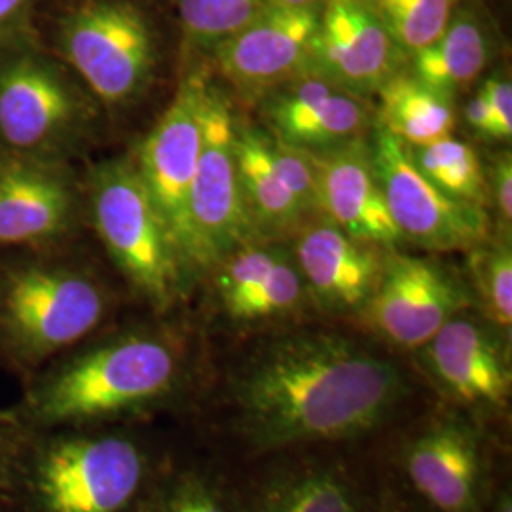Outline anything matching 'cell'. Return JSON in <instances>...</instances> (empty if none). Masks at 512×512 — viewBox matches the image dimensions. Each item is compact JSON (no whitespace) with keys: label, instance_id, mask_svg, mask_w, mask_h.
Wrapping results in <instances>:
<instances>
[{"label":"cell","instance_id":"obj_1","mask_svg":"<svg viewBox=\"0 0 512 512\" xmlns=\"http://www.w3.org/2000/svg\"><path fill=\"white\" fill-rule=\"evenodd\" d=\"M408 395L401 366L334 332L275 338L228 387L234 431L262 454L359 439L391 420Z\"/></svg>","mask_w":512,"mask_h":512},{"label":"cell","instance_id":"obj_2","mask_svg":"<svg viewBox=\"0 0 512 512\" xmlns=\"http://www.w3.org/2000/svg\"><path fill=\"white\" fill-rule=\"evenodd\" d=\"M92 338L23 384L12 410L27 427L124 425L162 410L181 395L186 351L169 330L135 327Z\"/></svg>","mask_w":512,"mask_h":512},{"label":"cell","instance_id":"obj_3","mask_svg":"<svg viewBox=\"0 0 512 512\" xmlns=\"http://www.w3.org/2000/svg\"><path fill=\"white\" fill-rule=\"evenodd\" d=\"M158 465L126 425L27 427L10 486L16 512H133Z\"/></svg>","mask_w":512,"mask_h":512},{"label":"cell","instance_id":"obj_4","mask_svg":"<svg viewBox=\"0 0 512 512\" xmlns=\"http://www.w3.org/2000/svg\"><path fill=\"white\" fill-rule=\"evenodd\" d=\"M112 294L99 275L63 258L0 260V365L21 384L107 321Z\"/></svg>","mask_w":512,"mask_h":512},{"label":"cell","instance_id":"obj_5","mask_svg":"<svg viewBox=\"0 0 512 512\" xmlns=\"http://www.w3.org/2000/svg\"><path fill=\"white\" fill-rule=\"evenodd\" d=\"M37 37L112 109L147 92L162 57V31L145 0H46Z\"/></svg>","mask_w":512,"mask_h":512},{"label":"cell","instance_id":"obj_6","mask_svg":"<svg viewBox=\"0 0 512 512\" xmlns=\"http://www.w3.org/2000/svg\"><path fill=\"white\" fill-rule=\"evenodd\" d=\"M92 93L38 37L0 46V152L67 162L92 126Z\"/></svg>","mask_w":512,"mask_h":512},{"label":"cell","instance_id":"obj_7","mask_svg":"<svg viewBox=\"0 0 512 512\" xmlns=\"http://www.w3.org/2000/svg\"><path fill=\"white\" fill-rule=\"evenodd\" d=\"M88 205L97 236L133 293L158 313L171 310L190 275L133 160L93 167Z\"/></svg>","mask_w":512,"mask_h":512},{"label":"cell","instance_id":"obj_8","mask_svg":"<svg viewBox=\"0 0 512 512\" xmlns=\"http://www.w3.org/2000/svg\"><path fill=\"white\" fill-rule=\"evenodd\" d=\"M190 224L196 274L215 270L224 256L256 236L239 184L236 118L209 80L203 92L202 147L190 192Z\"/></svg>","mask_w":512,"mask_h":512},{"label":"cell","instance_id":"obj_9","mask_svg":"<svg viewBox=\"0 0 512 512\" xmlns=\"http://www.w3.org/2000/svg\"><path fill=\"white\" fill-rule=\"evenodd\" d=\"M370 156L387 209L403 239L427 251H471L488 241L486 211L448 196L431 183L403 141L378 128Z\"/></svg>","mask_w":512,"mask_h":512},{"label":"cell","instance_id":"obj_10","mask_svg":"<svg viewBox=\"0 0 512 512\" xmlns=\"http://www.w3.org/2000/svg\"><path fill=\"white\" fill-rule=\"evenodd\" d=\"M205 82L202 73L184 78L133 162L190 277L196 274L190 192L202 147Z\"/></svg>","mask_w":512,"mask_h":512},{"label":"cell","instance_id":"obj_11","mask_svg":"<svg viewBox=\"0 0 512 512\" xmlns=\"http://www.w3.org/2000/svg\"><path fill=\"white\" fill-rule=\"evenodd\" d=\"M469 306V291L440 264L423 256L391 253L359 313L389 344L420 349Z\"/></svg>","mask_w":512,"mask_h":512},{"label":"cell","instance_id":"obj_12","mask_svg":"<svg viewBox=\"0 0 512 512\" xmlns=\"http://www.w3.org/2000/svg\"><path fill=\"white\" fill-rule=\"evenodd\" d=\"M420 349L427 372L459 408L475 416L509 410L511 359L490 323L461 311Z\"/></svg>","mask_w":512,"mask_h":512},{"label":"cell","instance_id":"obj_13","mask_svg":"<svg viewBox=\"0 0 512 512\" xmlns=\"http://www.w3.org/2000/svg\"><path fill=\"white\" fill-rule=\"evenodd\" d=\"M321 8L268 2L255 18L211 52L220 73L241 92L268 93L306 71Z\"/></svg>","mask_w":512,"mask_h":512},{"label":"cell","instance_id":"obj_14","mask_svg":"<svg viewBox=\"0 0 512 512\" xmlns=\"http://www.w3.org/2000/svg\"><path fill=\"white\" fill-rule=\"evenodd\" d=\"M78 188L67 162L0 152V249H44L73 230Z\"/></svg>","mask_w":512,"mask_h":512},{"label":"cell","instance_id":"obj_15","mask_svg":"<svg viewBox=\"0 0 512 512\" xmlns=\"http://www.w3.org/2000/svg\"><path fill=\"white\" fill-rule=\"evenodd\" d=\"M397 50L370 4L325 0L306 69L365 97L378 92L393 74Z\"/></svg>","mask_w":512,"mask_h":512},{"label":"cell","instance_id":"obj_16","mask_svg":"<svg viewBox=\"0 0 512 512\" xmlns=\"http://www.w3.org/2000/svg\"><path fill=\"white\" fill-rule=\"evenodd\" d=\"M416 492L439 512H484V458L475 427L444 416L421 429L404 454Z\"/></svg>","mask_w":512,"mask_h":512},{"label":"cell","instance_id":"obj_17","mask_svg":"<svg viewBox=\"0 0 512 512\" xmlns=\"http://www.w3.org/2000/svg\"><path fill=\"white\" fill-rule=\"evenodd\" d=\"M264 114L275 139L306 152L329 150L363 137L370 118L365 97L346 92L308 69L268 92Z\"/></svg>","mask_w":512,"mask_h":512},{"label":"cell","instance_id":"obj_18","mask_svg":"<svg viewBox=\"0 0 512 512\" xmlns=\"http://www.w3.org/2000/svg\"><path fill=\"white\" fill-rule=\"evenodd\" d=\"M319 184V213L357 241L393 247L403 236L385 203L370 145L359 137L346 145L308 152Z\"/></svg>","mask_w":512,"mask_h":512},{"label":"cell","instance_id":"obj_19","mask_svg":"<svg viewBox=\"0 0 512 512\" xmlns=\"http://www.w3.org/2000/svg\"><path fill=\"white\" fill-rule=\"evenodd\" d=\"M385 256L382 247L348 236L329 219L306 226L294 247V262L323 310L359 313L374 291Z\"/></svg>","mask_w":512,"mask_h":512},{"label":"cell","instance_id":"obj_20","mask_svg":"<svg viewBox=\"0 0 512 512\" xmlns=\"http://www.w3.org/2000/svg\"><path fill=\"white\" fill-rule=\"evenodd\" d=\"M495 54L494 25L476 0H458L444 33L412 55V73L454 99L486 71Z\"/></svg>","mask_w":512,"mask_h":512},{"label":"cell","instance_id":"obj_21","mask_svg":"<svg viewBox=\"0 0 512 512\" xmlns=\"http://www.w3.org/2000/svg\"><path fill=\"white\" fill-rule=\"evenodd\" d=\"M249 512H366L359 486L346 469L308 461L266 478Z\"/></svg>","mask_w":512,"mask_h":512},{"label":"cell","instance_id":"obj_22","mask_svg":"<svg viewBox=\"0 0 512 512\" xmlns=\"http://www.w3.org/2000/svg\"><path fill=\"white\" fill-rule=\"evenodd\" d=\"M236 160L243 202L256 234L293 230L306 213L275 169L270 133L236 124Z\"/></svg>","mask_w":512,"mask_h":512},{"label":"cell","instance_id":"obj_23","mask_svg":"<svg viewBox=\"0 0 512 512\" xmlns=\"http://www.w3.org/2000/svg\"><path fill=\"white\" fill-rule=\"evenodd\" d=\"M378 93V128L404 145L420 147L452 135L456 126L452 97L429 88L414 74H391Z\"/></svg>","mask_w":512,"mask_h":512},{"label":"cell","instance_id":"obj_24","mask_svg":"<svg viewBox=\"0 0 512 512\" xmlns=\"http://www.w3.org/2000/svg\"><path fill=\"white\" fill-rule=\"evenodd\" d=\"M408 150L421 173L448 196L482 209L490 202L488 181L478 154L465 141L450 135L429 145L408 147Z\"/></svg>","mask_w":512,"mask_h":512},{"label":"cell","instance_id":"obj_25","mask_svg":"<svg viewBox=\"0 0 512 512\" xmlns=\"http://www.w3.org/2000/svg\"><path fill=\"white\" fill-rule=\"evenodd\" d=\"M133 512H239L213 478L196 469L158 467Z\"/></svg>","mask_w":512,"mask_h":512},{"label":"cell","instance_id":"obj_26","mask_svg":"<svg viewBox=\"0 0 512 512\" xmlns=\"http://www.w3.org/2000/svg\"><path fill=\"white\" fill-rule=\"evenodd\" d=\"M308 300V289L291 253L283 256L251 291L224 304V313L239 323L268 321L291 315Z\"/></svg>","mask_w":512,"mask_h":512},{"label":"cell","instance_id":"obj_27","mask_svg":"<svg viewBox=\"0 0 512 512\" xmlns=\"http://www.w3.org/2000/svg\"><path fill=\"white\" fill-rule=\"evenodd\" d=\"M270 0H169L188 44L213 50L266 8Z\"/></svg>","mask_w":512,"mask_h":512},{"label":"cell","instance_id":"obj_28","mask_svg":"<svg viewBox=\"0 0 512 512\" xmlns=\"http://www.w3.org/2000/svg\"><path fill=\"white\" fill-rule=\"evenodd\" d=\"M456 4L458 0H374L370 6L395 46L414 55L444 33Z\"/></svg>","mask_w":512,"mask_h":512},{"label":"cell","instance_id":"obj_29","mask_svg":"<svg viewBox=\"0 0 512 512\" xmlns=\"http://www.w3.org/2000/svg\"><path fill=\"white\" fill-rule=\"evenodd\" d=\"M469 274L486 321L501 332L512 325L511 245L484 241L469 251Z\"/></svg>","mask_w":512,"mask_h":512},{"label":"cell","instance_id":"obj_30","mask_svg":"<svg viewBox=\"0 0 512 512\" xmlns=\"http://www.w3.org/2000/svg\"><path fill=\"white\" fill-rule=\"evenodd\" d=\"M270 154L279 177L293 192L304 213H319V184L308 152L270 135Z\"/></svg>","mask_w":512,"mask_h":512},{"label":"cell","instance_id":"obj_31","mask_svg":"<svg viewBox=\"0 0 512 512\" xmlns=\"http://www.w3.org/2000/svg\"><path fill=\"white\" fill-rule=\"evenodd\" d=\"M25 433L27 425L19 420L12 406L0 408V505H8L10 486Z\"/></svg>","mask_w":512,"mask_h":512},{"label":"cell","instance_id":"obj_32","mask_svg":"<svg viewBox=\"0 0 512 512\" xmlns=\"http://www.w3.org/2000/svg\"><path fill=\"white\" fill-rule=\"evenodd\" d=\"M46 0H0V46L37 37V21Z\"/></svg>","mask_w":512,"mask_h":512},{"label":"cell","instance_id":"obj_33","mask_svg":"<svg viewBox=\"0 0 512 512\" xmlns=\"http://www.w3.org/2000/svg\"><path fill=\"white\" fill-rule=\"evenodd\" d=\"M494 114L495 135L497 139L505 141L511 139L512 135V86L511 80L503 74L490 76L484 86L480 88Z\"/></svg>","mask_w":512,"mask_h":512},{"label":"cell","instance_id":"obj_34","mask_svg":"<svg viewBox=\"0 0 512 512\" xmlns=\"http://www.w3.org/2000/svg\"><path fill=\"white\" fill-rule=\"evenodd\" d=\"M488 190L494 194L497 215L507 228L512 222V162L511 154H501L492 167V186Z\"/></svg>","mask_w":512,"mask_h":512},{"label":"cell","instance_id":"obj_35","mask_svg":"<svg viewBox=\"0 0 512 512\" xmlns=\"http://www.w3.org/2000/svg\"><path fill=\"white\" fill-rule=\"evenodd\" d=\"M465 120H467L471 129H475L476 133H480L484 137H490V139H497L494 114H492L490 103H488V99H486L482 90L476 93L475 97L467 103Z\"/></svg>","mask_w":512,"mask_h":512},{"label":"cell","instance_id":"obj_36","mask_svg":"<svg viewBox=\"0 0 512 512\" xmlns=\"http://www.w3.org/2000/svg\"><path fill=\"white\" fill-rule=\"evenodd\" d=\"M490 512H512V497L509 488H505V490H501V492L497 494Z\"/></svg>","mask_w":512,"mask_h":512},{"label":"cell","instance_id":"obj_37","mask_svg":"<svg viewBox=\"0 0 512 512\" xmlns=\"http://www.w3.org/2000/svg\"><path fill=\"white\" fill-rule=\"evenodd\" d=\"M283 6H294V8H321L325 0H272Z\"/></svg>","mask_w":512,"mask_h":512},{"label":"cell","instance_id":"obj_38","mask_svg":"<svg viewBox=\"0 0 512 512\" xmlns=\"http://www.w3.org/2000/svg\"><path fill=\"white\" fill-rule=\"evenodd\" d=\"M385 512H414L410 511V509H404V507H393V509H389V511Z\"/></svg>","mask_w":512,"mask_h":512},{"label":"cell","instance_id":"obj_39","mask_svg":"<svg viewBox=\"0 0 512 512\" xmlns=\"http://www.w3.org/2000/svg\"><path fill=\"white\" fill-rule=\"evenodd\" d=\"M0 512H16L12 507H8V505H0Z\"/></svg>","mask_w":512,"mask_h":512},{"label":"cell","instance_id":"obj_40","mask_svg":"<svg viewBox=\"0 0 512 512\" xmlns=\"http://www.w3.org/2000/svg\"><path fill=\"white\" fill-rule=\"evenodd\" d=\"M363 2H366V4H372V2H374V0H363Z\"/></svg>","mask_w":512,"mask_h":512}]
</instances>
